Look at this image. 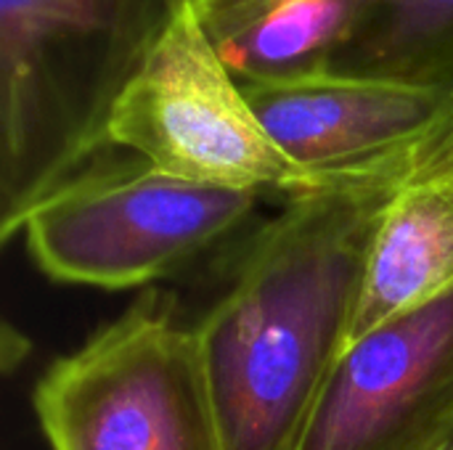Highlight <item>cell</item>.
Listing matches in <instances>:
<instances>
[{
    "label": "cell",
    "instance_id": "1",
    "mask_svg": "<svg viewBox=\"0 0 453 450\" xmlns=\"http://www.w3.org/2000/svg\"><path fill=\"white\" fill-rule=\"evenodd\" d=\"M393 188L329 186L289 196L236 247L228 284L194 318L228 450H297L350 347Z\"/></svg>",
    "mask_w": 453,
    "mask_h": 450
},
{
    "label": "cell",
    "instance_id": "2",
    "mask_svg": "<svg viewBox=\"0 0 453 450\" xmlns=\"http://www.w3.org/2000/svg\"><path fill=\"white\" fill-rule=\"evenodd\" d=\"M180 0H0V239L109 149L114 103Z\"/></svg>",
    "mask_w": 453,
    "mask_h": 450
},
{
    "label": "cell",
    "instance_id": "3",
    "mask_svg": "<svg viewBox=\"0 0 453 450\" xmlns=\"http://www.w3.org/2000/svg\"><path fill=\"white\" fill-rule=\"evenodd\" d=\"M263 196L180 180L109 146L29 210L21 236L58 284L141 289L236 252Z\"/></svg>",
    "mask_w": 453,
    "mask_h": 450
},
{
    "label": "cell",
    "instance_id": "4",
    "mask_svg": "<svg viewBox=\"0 0 453 450\" xmlns=\"http://www.w3.org/2000/svg\"><path fill=\"white\" fill-rule=\"evenodd\" d=\"M32 408L50 450H228L194 321L162 289L56 358Z\"/></svg>",
    "mask_w": 453,
    "mask_h": 450
},
{
    "label": "cell",
    "instance_id": "5",
    "mask_svg": "<svg viewBox=\"0 0 453 450\" xmlns=\"http://www.w3.org/2000/svg\"><path fill=\"white\" fill-rule=\"evenodd\" d=\"M109 146L202 186L281 199L321 188L268 135L218 53L196 0H180L157 45L119 93Z\"/></svg>",
    "mask_w": 453,
    "mask_h": 450
},
{
    "label": "cell",
    "instance_id": "6",
    "mask_svg": "<svg viewBox=\"0 0 453 450\" xmlns=\"http://www.w3.org/2000/svg\"><path fill=\"white\" fill-rule=\"evenodd\" d=\"M276 146L321 188L398 186L453 119V85L311 72L239 82Z\"/></svg>",
    "mask_w": 453,
    "mask_h": 450
},
{
    "label": "cell",
    "instance_id": "7",
    "mask_svg": "<svg viewBox=\"0 0 453 450\" xmlns=\"http://www.w3.org/2000/svg\"><path fill=\"white\" fill-rule=\"evenodd\" d=\"M453 424V294L353 342L297 450H409Z\"/></svg>",
    "mask_w": 453,
    "mask_h": 450
},
{
    "label": "cell",
    "instance_id": "8",
    "mask_svg": "<svg viewBox=\"0 0 453 450\" xmlns=\"http://www.w3.org/2000/svg\"><path fill=\"white\" fill-rule=\"evenodd\" d=\"M453 294V170L401 180L377 225L350 345Z\"/></svg>",
    "mask_w": 453,
    "mask_h": 450
},
{
    "label": "cell",
    "instance_id": "9",
    "mask_svg": "<svg viewBox=\"0 0 453 450\" xmlns=\"http://www.w3.org/2000/svg\"><path fill=\"white\" fill-rule=\"evenodd\" d=\"M321 72L453 85V0H353Z\"/></svg>",
    "mask_w": 453,
    "mask_h": 450
},
{
    "label": "cell",
    "instance_id": "10",
    "mask_svg": "<svg viewBox=\"0 0 453 450\" xmlns=\"http://www.w3.org/2000/svg\"><path fill=\"white\" fill-rule=\"evenodd\" d=\"M422 167H449V170H453V119L443 127V133L422 151L414 172Z\"/></svg>",
    "mask_w": 453,
    "mask_h": 450
},
{
    "label": "cell",
    "instance_id": "11",
    "mask_svg": "<svg viewBox=\"0 0 453 450\" xmlns=\"http://www.w3.org/2000/svg\"><path fill=\"white\" fill-rule=\"evenodd\" d=\"M409 450H453V424L446 427L443 432L433 435L430 440H425V443H419V446H414V448Z\"/></svg>",
    "mask_w": 453,
    "mask_h": 450
}]
</instances>
